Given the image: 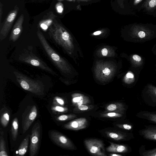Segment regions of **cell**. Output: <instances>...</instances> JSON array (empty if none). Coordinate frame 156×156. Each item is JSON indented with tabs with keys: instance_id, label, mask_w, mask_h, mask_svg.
Instances as JSON below:
<instances>
[{
	"instance_id": "6da1fadb",
	"label": "cell",
	"mask_w": 156,
	"mask_h": 156,
	"mask_svg": "<svg viewBox=\"0 0 156 156\" xmlns=\"http://www.w3.org/2000/svg\"><path fill=\"white\" fill-rule=\"evenodd\" d=\"M14 73L17 81L24 90L37 95L44 94V86L41 81L33 80L17 72Z\"/></svg>"
},
{
	"instance_id": "7a4b0ae2",
	"label": "cell",
	"mask_w": 156,
	"mask_h": 156,
	"mask_svg": "<svg viewBox=\"0 0 156 156\" xmlns=\"http://www.w3.org/2000/svg\"><path fill=\"white\" fill-rule=\"evenodd\" d=\"M37 34L42 46L51 61L57 68L61 71L66 70L65 62L62 58L48 44L44 36L38 29Z\"/></svg>"
},
{
	"instance_id": "3957f363",
	"label": "cell",
	"mask_w": 156,
	"mask_h": 156,
	"mask_svg": "<svg viewBox=\"0 0 156 156\" xmlns=\"http://www.w3.org/2000/svg\"><path fill=\"white\" fill-rule=\"evenodd\" d=\"M48 31L50 35L57 43L64 47L69 44V34L57 22L54 21L49 28Z\"/></svg>"
},
{
	"instance_id": "277c9868",
	"label": "cell",
	"mask_w": 156,
	"mask_h": 156,
	"mask_svg": "<svg viewBox=\"0 0 156 156\" xmlns=\"http://www.w3.org/2000/svg\"><path fill=\"white\" fill-rule=\"evenodd\" d=\"M19 59L21 61L39 68L53 75L57 76L56 73L29 49H25L24 50L20 55Z\"/></svg>"
},
{
	"instance_id": "5b68a950",
	"label": "cell",
	"mask_w": 156,
	"mask_h": 156,
	"mask_svg": "<svg viewBox=\"0 0 156 156\" xmlns=\"http://www.w3.org/2000/svg\"><path fill=\"white\" fill-rule=\"evenodd\" d=\"M151 24L134 23L130 28V33L132 36L136 39L144 40L151 37L154 33Z\"/></svg>"
},
{
	"instance_id": "8992f818",
	"label": "cell",
	"mask_w": 156,
	"mask_h": 156,
	"mask_svg": "<svg viewBox=\"0 0 156 156\" xmlns=\"http://www.w3.org/2000/svg\"><path fill=\"white\" fill-rule=\"evenodd\" d=\"M85 145L91 154L98 156H106L104 144L100 140L95 139H87L84 140Z\"/></svg>"
},
{
	"instance_id": "52a82bcc",
	"label": "cell",
	"mask_w": 156,
	"mask_h": 156,
	"mask_svg": "<svg viewBox=\"0 0 156 156\" xmlns=\"http://www.w3.org/2000/svg\"><path fill=\"white\" fill-rule=\"evenodd\" d=\"M19 10L18 7L16 5L14 9L9 12L0 30L1 40H2L5 39L8 35L17 15Z\"/></svg>"
},
{
	"instance_id": "ba28073f",
	"label": "cell",
	"mask_w": 156,
	"mask_h": 156,
	"mask_svg": "<svg viewBox=\"0 0 156 156\" xmlns=\"http://www.w3.org/2000/svg\"><path fill=\"white\" fill-rule=\"evenodd\" d=\"M40 125L38 122L33 126L30 136L29 154L34 156L37 154L39 148L40 136Z\"/></svg>"
},
{
	"instance_id": "9c48e42d",
	"label": "cell",
	"mask_w": 156,
	"mask_h": 156,
	"mask_svg": "<svg viewBox=\"0 0 156 156\" xmlns=\"http://www.w3.org/2000/svg\"><path fill=\"white\" fill-rule=\"evenodd\" d=\"M50 135L51 140L61 147L70 150L75 149V147L72 142L62 133L52 131L50 132Z\"/></svg>"
},
{
	"instance_id": "30bf717a",
	"label": "cell",
	"mask_w": 156,
	"mask_h": 156,
	"mask_svg": "<svg viewBox=\"0 0 156 156\" xmlns=\"http://www.w3.org/2000/svg\"><path fill=\"white\" fill-rule=\"evenodd\" d=\"M142 97L146 104L152 107H156V87L148 84L146 90L142 93Z\"/></svg>"
},
{
	"instance_id": "8fae6325",
	"label": "cell",
	"mask_w": 156,
	"mask_h": 156,
	"mask_svg": "<svg viewBox=\"0 0 156 156\" xmlns=\"http://www.w3.org/2000/svg\"><path fill=\"white\" fill-rule=\"evenodd\" d=\"M139 135L145 139L156 142V125L145 126L138 131Z\"/></svg>"
},
{
	"instance_id": "7c38bea8",
	"label": "cell",
	"mask_w": 156,
	"mask_h": 156,
	"mask_svg": "<svg viewBox=\"0 0 156 156\" xmlns=\"http://www.w3.org/2000/svg\"><path fill=\"white\" fill-rule=\"evenodd\" d=\"M24 16L21 14L14 25L11 32L9 39L10 41H16L19 38L22 32Z\"/></svg>"
},
{
	"instance_id": "4fadbf2b",
	"label": "cell",
	"mask_w": 156,
	"mask_h": 156,
	"mask_svg": "<svg viewBox=\"0 0 156 156\" xmlns=\"http://www.w3.org/2000/svg\"><path fill=\"white\" fill-rule=\"evenodd\" d=\"M88 125V121L84 117L75 119L64 125L66 129L77 130L85 128Z\"/></svg>"
},
{
	"instance_id": "5bb4252c",
	"label": "cell",
	"mask_w": 156,
	"mask_h": 156,
	"mask_svg": "<svg viewBox=\"0 0 156 156\" xmlns=\"http://www.w3.org/2000/svg\"><path fill=\"white\" fill-rule=\"evenodd\" d=\"M56 17V16L53 12H49L40 21L39 27L43 30H46L51 25Z\"/></svg>"
},
{
	"instance_id": "9a60e30c",
	"label": "cell",
	"mask_w": 156,
	"mask_h": 156,
	"mask_svg": "<svg viewBox=\"0 0 156 156\" xmlns=\"http://www.w3.org/2000/svg\"><path fill=\"white\" fill-rule=\"evenodd\" d=\"M37 115V107L34 105L31 109L29 113L26 118L23 126V133H25L28 129L35 120Z\"/></svg>"
},
{
	"instance_id": "2e32d148",
	"label": "cell",
	"mask_w": 156,
	"mask_h": 156,
	"mask_svg": "<svg viewBox=\"0 0 156 156\" xmlns=\"http://www.w3.org/2000/svg\"><path fill=\"white\" fill-rule=\"evenodd\" d=\"M140 8L148 15L154 16L156 14V0H145Z\"/></svg>"
},
{
	"instance_id": "e0dca14e",
	"label": "cell",
	"mask_w": 156,
	"mask_h": 156,
	"mask_svg": "<svg viewBox=\"0 0 156 156\" xmlns=\"http://www.w3.org/2000/svg\"><path fill=\"white\" fill-rule=\"evenodd\" d=\"M136 116L137 118L156 124V113L153 112L141 111L137 112Z\"/></svg>"
},
{
	"instance_id": "ac0fdd59",
	"label": "cell",
	"mask_w": 156,
	"mask_h": 156,
	"mask_svg": "<svg viewBox=\"0 0 156 156\" xmlns=\"http://www.w3.org/2000/svg\"><path fill=\"white\" fill-rule=\"evenodd\" d=\"M110 145L106 148L108 152L114 153H125L129 152L130 148L126 145L109 142Z\"/></svg>"
},
{
	"instance_id": "d6986e66",
	"label": "cell",
	"mask_w": 156,
	"mask_h": 156,
	"mask_svg": "<svg viewBox=\"0 0 156 156\" xmlns=\"http://www.w3.org/2000/svg\"><path fill=\"white\" fill-rule=\"evenodd\" d=\"M72 103L76 106L81 105H86L90 102V100L88 97L80 94H74L72 95Z\"/></svg>"
},
{
	"instance_id": "ffe728a7",
	"label": "cell",
	"mask_w": 156,
	"mask_h": 156,
	"mask_svg": "<svg viewBox=\"0 0 156 156\" xmlns=\"http://www.w3.org/2000/svg\"><path fill=\"white\" fill-rule=\"evenodd\" d=\"M125 110L126 108L124 104L121 102H115L107 106L105 112H117L124 114Z\"/></svg>"
},
{
	"instance_id": "44dd1931",
	"label": "cell",
	"mask_w": 156,
	"mask_h": 156,
	"mask_svg": "<svg viewBox=\"0 0 156 156\" xmlns=\"http://www.w3.org/2000/svg\"><path fill=\"white\" fill-rule=\"evenodd\" d=\"M30 135L28 134L22 142L16 152V155L24 156L26 153L29 142Z\"/></svg>"
},
{
	"instance_id": "7402d4cb",
	"label": "cell",
	"mask_w": 156,
	"mask_h": 156,
	"mask_svg": "<svg viewBox=\"0 0 156 156\" xmlns=\"http://www.w3.org/2000/svg\"><path fill=\"white\" fill-rule=\"evenodd\" d=\"M141 156H156V147L152 149L146 150L144 145H142L139 150Z\"/></svg>"
},
{
	"instance_id": "603a6c76",
	"label": "cell",
	"mask_w": 156,
	"mask_h": 156,
	"mask_svg": "<svg viewBox=\"0 0 156 156\" xmlns=\"http://www.w3.org/2000/svg\"><path fill=\"white\" fill-rule=\"evenodd\" d=\"M0 156H8L7 152L5 141L3 138V132L0 129Z\"/></svg>"
},
{
	"instance_id": "cb8c5ba5",
	"label": "cell",
	"mask_w": 156,
	"mask_h": 156,
	"mask_svg": "<svg viewBox=\"0 0 156 156\" xmlns=\"http://www.w3.org/2000/svg\"><path fill=\"white\" fill-rule=\"evenodd\" d=\"M18 121L17 118H15L12 122L11 126V134L13 140L15 141L18 133Z\"/></svg>"
},
{
	"instance_id": "d4e9b609",
	"label": "cell",
	"mask_w": 156,
	"mask_h": 156,
	"mask_svg": "<svg viewBox=\"0 0 156 156\" xmlns=\"http://www.w3.org/2000/svg\"><path fill=\"white\" fill-rule=\"evenodd\" d=\"M9 115L7 112H5L1 115V123L4 127H6L9 121Z\"/></svg>"
},
{
	"instance_id": "484cf974",
	"label": "cell",
	"mask_w": 156,
	"mask_h": 156,
	"mask_svg": "<svg viewBox=\"0 0 156 156\" xmlns=\"http://www.w3.org/2000/svg\"><path fill=\"white\" fill-rule=\"evenodd\" d=\"M53 112L55 113H61L65 112L68 111V108L62 106L54 105L51 107Z\"/></svg>"
},
{
	"instance_id": "4316f807",
	"label": "cell",
	"mask_w": 156,
	"mask_h": 156,
	"mask_svg": "<svg viewBox=\"0 0 156 156\" xmlns=\"http://www.w3.org/2000/svg\"><path fill=\"white\" fill-rule=\"evenodd\" d=\"M123 114L115 112H107L101 114V116L106 118H119L122 116Z\"/></svg>"
},
{
	"instance_id": "83f0119b",
	"label": "cell",
	"mask_w": 156,
	"mask_h": 156,
	"mask_svg": "<svg viewBox=\"0 0 156 156\" xmlns=\"http://www.w3.org/2000/svg\"><path fill=\"white\" fill-rule=\"evenodd\" d=\"M132 60L133 63L136 67L141 66L143 63V60L142 58L136 54H134L132 56Z\"/></svg>"
},
{
	"instance_id": "f1b7e54d",
	"label": "cell",
	"mask_w": 156,
	"mask_h": 156,
	"mask_svg": "<svg viewBox=\"0 0 156 156\" xmlns=\"http://www.w3.org/2000/svg\"><path fill=\"white\" fill-rule=\"evenodd\" d=\"M76 117L74 114L62 115L58 116L56 120L58 121H65L74 119Z\"/></svg>"
},
{
	"instance_id": "f546056e",
	"label": "cell",
	"mask_w": 156,
	"mask_h": 156,
	"mask_svg": "<svg viewBox=\"0 0 156 156\" xmlns=\"http://www.w3.org/2000/svg\"><path fill=\"white\" fill-rule=\"evenodd\" d=\"M53 104L54 105H58L63 106L65 104V101L61 98L58 96H56L54 98Z\"/></svg>"
},
{
	"instance_id": "4dcf8cb0",
	"label": "cell",
	"mask_w": 156,
	"mask_h": 156,
	"mask_svg": "<svg viewBox=\"0 0 156 156\" xmlns=\"http://www.w3.org/2000/svg\"><path fill=\"white\" fill-rule=\"evenodd\" d=\"M116 126L121 129L127 130H132L133 127L132 125L129 124H117Z\"/></svg>"
},
{
	"instance_id": "1f68e13d",
	"label": "cell",
	"mask_w": 156,
	"mask_h": 156,
	"mask_svg": "<svg viewBox=\"0 0 156 156\" xmlns=\"http://www.w3.org/2000/svg\"><path fill=\"white\" fill-rule=\"evenodd\" d=\"M94 107L92 105H81L76 106V108L79 110L82 111H86Z\"/></svg>"
},
{
	"instance_id": "d6a6232c",
	"label": "cell",
	"mask_w": 156,
	"mask_h": 156,
	"mask_svg": "<svg viewBox=\"0 0 156 156\" xmlns=\"http://www.w3.org/2000/svg\"><path fill=\"white\" fill-rule=\"evenodd\" d=\"M126 77L129 80V83H133L134 81V76L133 74L131 72H128L126 75Z\"/></svg>"
},
{
	"instance_id": "836d02e7",
	"label": "cell",
	"mask_w": 156,
	"mask_h": 156,
	"mask_svg": "<svg viewBox=\"0 0 156 156\" xmlns=\"http://www.w3.org/2000/svg\"><path fill=\"white\" fill-rule=\"evenodd\" d=\"M57 9L59 12L61 13L63 11V5L62 3H59L57 4Z\"/></svg>"
},
{
	"instance_id": "e575fe53",
	"label": "cell",
	"mask_w": 156,
	"mask_h": 156,
	"mask_svg": "<svg viewBox=\"0 0 156 156\" xmlns=\"http://www.w3.org/2000/svg\"><path fill=\"white\" fill-rule=\"evenodd\" d=\"M117 1L120 8L123 9L124 7V2L125 0H117Z\"/></svg>"
},
{
	"instance_id": "d590c367",
	"label": "cell",
	"mask_w": 156,
	"mask_h": 156,
	"mask_svg": "<svg viewBox=\"0 0 156 156\" xmlns=\"http://www.w3.org/2000/svg\"><path fill=\"white\" fill-rule=\"evenodd\" d=\"M3 13V5L1 2L0 3V22L1 24L2 17Z\"/></svg>"
},
{
	"instance_id": "8d00e7d4",
	"label": "cell",
	"mask_w": 156,
	"mask_h": 156,
	"mask_svg": "<svg viewBox=\"0 0 156 156\" xmlns=\"http://www.w3.org/2000/svg\"><path fill=\"white\" fill-rule=\"evenodd\" d=\"M144 0H134L133 5L136 6L140 4Z\"/></svg>"
},
{
	"instance_id": "74e56055",
	"label": "cell",
	"mask_w": 156,
	"mask_h": 156,
	"mask_svg": "<svg viewBox=\"0 0 156 156\" xmlns=\"http://www.w3.org/2000/svg\"><path fill=\"white\" fill-rule=\"evenodd\" d=\"M103 73L105 75H108L110 73V71L108 68H105L103 70Z\"/></svg>"
},
{
	"instance_id": "f35d334b",
	"label": "cell",
	"mask_w": 156,
	"mask_h": 156,
	"mask_svg": "<svg viewBox=\"0 0 156 156\" xmlns=\"http://www.w3.org/2000/svg\"><path fill=\"white\" fill-rule=\"evenodd\" d=\"M101 53L103 56H106L108 54V51L106 48H104L102 49Z\"/></svg>"
},
{
	"instance_id": "ab89813d",
	"label": "cell",
	"mask_w": 156,
	"mask_h": 156,
	"mask_svg": "<svg viewBox=\"0 0 156 156\" xmlns=\"http://www.w3.org/2000/svg\"><path fill=\"white\" fill-rule=\"evenodd\" d=\"M101 33L100 31H98L94 33L93 34L94 35H98L100 34Z\"/></svg>"
},
{
	"instance_id": "60d3db41",
	"label": "cell",
	"mask_w": 156,
	"mask_h": 156,
	"mask_svg": "<svg viewBox=\"0 0 156 156\" xmlns=\"http://www.w3.org/2000/svg\"><path fill=\"white\" fill-rule=\"evenodd\" d=\"M110 156H122V155L120 154H111L110 155Z\"/></svg>"
},
{
	"instance_id": "b9f144b4",
	"label": "cell",
	"mask_w": 156,
	"mask_h": 156,
	"mask_svg": "<svg viewBox=\"0 0 156 156\" xmlns=\"http://www.w3.org/2000/svg\"><path fill=\"white\" fill-rule=\"evenodd\" d=\"M87 0H77V1L78 2H80V1H84Z\"/></svg>"
},
{
	"instance_id": "7bdbcfd3",
	"label": "cell",
	"mask_w": 156,
	"mask_h": 156,
	"mask_svg": "<svg viewBox=\"0 0 156 156\" xmlns=\"http://www.w3.org/2000/svg\"><path fill=\"white\" fill-rule=\"evenodd\" d=\"M154 112L155 113H156V111H155V112Z\"/></svg>"
},
{
	"instance_id": "ee69618b",
	"label": "cell",
	"mask_w": 156,
	"mask_h": 156,
	"mask_svg": "<svg viewBox=\"0 0 156 156\" xmlns=\"http://www.w3.org/2000/svg\"><path fill=\"white\" fill-rule=\"evenodd\" d=\"M76 0H73L74 1H75Z\"/></svg>"
}]
</instances>
